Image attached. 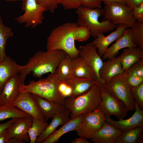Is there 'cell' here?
<instances>
[{
  "label": "cell",
  "instance_id": "obj_1",
  "mask_svg": "<svg viewBox=\"0 0 143 143\" xmlns=\"http://www.w3.org/2000/svg\"><path fill=\"white\" fill-rule=\"evenodd\" d=\"M66 54L60 50L36 52L29 59L24 65V70L19 74L22 83L24 84L26 75L31 72L33 76L37 78H40L48 73L51 74L55 73L59 64Z\"/></svg>",
  "mask_w": 143,
  "mask_h": 143
},
{
  "label": "cell",
  "instance_id": "obj_2",
  "mask_svg": "<svg viewBox=\"0 0 143 143\" xmlns=\"http://www.w3.org/2000/svg\"><path fill=\"white\" fill-rule=\"evenodd\" d=\"M78 25L76 23L66 22L52 29L47 39V51L63 50L72 58L79 55L76 47L74 33Z\"/></svg>",
  "mask_w": 143,
  "mask_h": 143
},
{
  "label": "cell",
  "instance_id": "obj_3",
  "mask_svg": "<svg viewBox=\"0 0 143 143\" xmlns=\"http://www.w3.org/2000/svg\"><path fill=\"white\" fill-rule=\"evenodd\" d=\"M61 81L55 73L51 74L46 78H41L37 81H31L27 85L21 84L20 92H29L65 106L66 98L58 89Z\"/></svg>",
  "mask_w": 143,
  "mask_h": 143
},
{
  "label": "cell",
  "instance_id": "obj_4",
  "mask_svg": "<svg viewBox=\"0 0 143 143\" xmlns=\"http://www.w3.org/2000/svg\"><path fill=\"white\" fill-rule=\"evenodd\" d=\"M101 100L100 85L97 82L86 93L75 98H66L65 106L70 111V116L72 119L95 110Z\"/></svg>",
  "mask_w": 143,
  "mask_h": 143
},
{
  "label": "cell",
  "instance_id": "obj_5",
  "mask_svg": "<svg viewBox=\"0 0 143 143\" xmlns=\"http://www.w3.org/2000/svg\"><path fill=\"white\" fill-rule=\"evenodd\" d=\"M76 10L75 12L78 15L77 24L87 29L91 35L95 39L100 34L113 30L117 26V25L114 24L108 20L99 21V17L104 15V9H90L81 6Z\"/></svg>",
  "mask_w": 143,
  "mask_h": 143
},
{
  "label": "cell",
  "instance_id": "obj_6",
  "mask_svg": "<svg viewBox=\"0 0 143 143\" xmlns=\"http://www.w3.org/2000/svg\"><path fill=\"white\" fill-rule=\"evenodd\" d=\"M128 74L126 70L112 78L102 86L109 93L121 101L128 111L135 110L136 103L126 79Z\"/></svg>",
  "mask_w": 143,
  "mask_h": 143
},
{
  "label": "cell",
  "instance_id": "obj_7",
  "mask_svg": "<svg viewBox=\"0 0 143 143\" xmlns=\"http://www.w3.org/2000/svg\"><path fill=\"white\" fill-rule=\"evenodd\" d=\"M105 5L103 20H108L115 25L124 24L131 28L136 21L132 9L128 6L117 2Z\"/></svg>",
  "mask_w": 143,
  "mask_h": 143
},
{
  "label": "cell",
  "instance_id": "obj_8",
  "mask_svg": "<svg viewBox=\"0 0 143 143\" xmlns=\"http://www.w3.org/2000/svg\"><path fill=\"white\" fill-rule=\"evenodd\" d=\"M22 6L24 14L15 18L20 24H25V27L34 28L41 24L45 19L43 14L47 11L43 7L38 4L35 0H25Z\"/></svg>",
  "mask_w": 143,
  "mask_h": 143
},
{
  "label": "cell",
  "instance_id": "obj_9",
  "mask_svg": "<svg viewBox=\"0 0 143 143\" xmlns=\"http://www.w3.org/2000/svg\"><path fill=\"white\" fill-rule=\"evenodd\" d=\"M106 121L105 114L101 107L90 113L83 115L79 129V136L90 139Z\"/></svg>",
  "mask_w": 143,
  "mask_h": 143
},
{
  "label": "cell",
  "instance_id": "obj_10",
  "mask_svg": "<svg viewBox=\"0 0 143 143\" xmlns=\"http://www.w3.org/2000/svg\"><path fill=\"white\" fill-rule=\"evenodd\" d=\"M32 117L17 118L7 129L8 143H24L30 141L28 131L32 124Z\"/></svg>",
  "mask_w": 143,
  "mask_h": 143
},
{
  "label": "cell",
  "instance_id": "obj_11",
  "mask_svg": "<svg viewBox=\"0 0 143 143\" xmlns=\"http://www.w3.org/2000/svg\"><path fill=\"white\" fill-rule=\"evenodd\" d=\"M100 85L102 98L100 106L105 115L109 117L114 115L119 120L123 119L128 112L125 105L109 93L101 84Z\"/></svg>",
  "mask_w": 143,
  "mask_h": 143
},
{
  "label": "cell",
  "instance_id": "obj_12",
  "mask_svg": "<svg viewBox=\"0 0 143 143\" xmlns=\"http://www.w3.org/2000/svg\"><path fill=\"white\" fill-rule=\"evenodd\" d=\"M12 104L33 117L45 120L33 94L27 92H20Z\"/></svg>",
  "mask_w": 143,
  "mask_h": 143
},
{
  "label": "cell",
  "instance_id": "obj_13",
  "mask_svg": "<svg viewBox=\"0 0 143 143\" xmlns=\"http://www.w3.org/2000/svg\"><path fill=\"white\" fill-rule=\"evenodd\" d=\"M79 50V55L93 70L96 75L97 82L102 85L99 78V73L103 61L97 52L96 47L92 42L86 45L80 46Z\"/></svg>",
  "mask_w": 143,
  "mask_h": 143
},
{
  "label": "cell",
  "instance_id": "obj_14",
  "mask_svg": "<svg viewBox=\"0 0 143 143\" xmlns=\"http://www.w3.org/2000/svg\"><path fill=\"white\" fill-rule=\"evenodd\" d=\"M22 84L19 74L14 75L7 80L0 93V101L2 105L12 104L20 94Z\"/></svg>",
  "mask_w": 143,
  "mask_h": 143
},
{
  "label": "cell",
  "instance_id": "obj_15",
  "mask_svg": "<svg viewBox=\"0 0 143 143\" xmlns=\"http://www.w3.org/2000/svg\"><path fill=\"white\" fill-rule=\"evenodd\" d=\"M135 110L132 116L126 119H120L118 121H115L109 116L105 115L106 122L123 132L143 125V110L136 104Z\"/></svg>",
  "mask_w": 143,
  "mask_h": 143
},
{
  "label": "cell",
  "instance_id": "obj_16",
  "mask_svg": "<svg viewBox=\"0 0 143 143\" xmlns=\"http://www.w3.org/2000/svg\"><path fill=\"white\" fill-rule=\"evenodd\" d=\"M132 36V28L126 29L115 43L108 48L102 57V59H109L115 57L119 54V51L122 49L136 46L133 42Z\"/></svg>",
  "mask_w": 143,
  "mask_h": 143
},
{
  "label": "cell",
  "instance_id": "obj_17",
  "mask_svg": "<svg viewBox=\"0 0 143 143\" xmlns=\"http://www.w3.org/2000/svg\"><path fill=\"white\" fill-rule=\"evenodd\" d=\"M128 27L124 24L118 25L116 29L108 36H105L103 33H101L92 42L98 50V54L101 57L109 45L119 38Z\"/></svg>",
  "mask_w": 143,
  "mask_h": 143
},
{
  "label": "cell",
  "instance_id": "obj_18",
  "mask_svg": "<svg viewBox=\"0 0 143 143\" xmlns=\"http://www.w3.org/2000/svg\"><path fill=\"white\" fill-rule=\"evenodd\" d=\"M118 57H114L103 62L99 73L103 86L114 76L124 71Z\"/></svg>",
  "mask_w": 143,
  "mask_h": 143
},
{
  "label": "cell",
  "instance_id": "obj_19",
  "mask_svg": "<svg viewBox=\"0 0 143 143\" xmlns=\"http://www.w3.org/2000/svg\"><path fill=\"white\" fill-rule=\"evenodd\" d=\"M123 132L105 121L90 139L94 143H115Z\"/></svg>",
  "mask_w": 143,
  "mask_h": 143
},
{
  "label": "cell",
  "instance_id": "obj_20",
  "mask_svg": "<svg viewBox=\"0 0 143 143\" xmlns=\"http://www.w3.org/2000/svg\"><path fill=\"white\" fill-rule=\"evenodd\" d=\"M65 81L72 88V94L69 97L72 99L87 92L97 82L92 79L77 77L73 75Z\"/></svg>",
  "mask_w": 143,
  "mask_h": 143
},
{
  "label": "cell",
  "instance_id": "obj_21",
  "mask_svg": "<svg viewBox=\"0 0 143 143\" xmlns=\"http://www.w3.org/2000/svg\"><path fill=\"white\" fill-rule=\"evenodd\" d=\"M24 68V65H18L8 56L0 63V93L7 80L14 75L20 73Z\"/></svg>",
  "mask_w": 143,
  "mask_h": 143
},
{
  "label": "cell",
  "instance_id": "obj_22",
  "mask_svg": "<svg viewBox=\"0 0 143 143\" xmlns=\"http://www.w3.org/2000/svg\"><path fill=\"white\" fill-rule=\"evenodd\" d=\"M34 96L38 107L46 121L50 118H52L55 115L64 112L67 109L65 106L37 95Z\"/></svg>",
  "mask_w": 143,
  "mask_h": 143
},
{
  "label": "cell",
  "instance_id": "obj_23",
  "mask_svg": "<svg viewBox=\"0 0 143 143\" xmlns=\"http://www.w3.org/2000/svg\"><path fill=\"white\" fill-rule=\"evenodd\" d=\"M84 114L71 119L62 125L59 129L55 130L42 143H56L64 134L71 131H77L79 129Z\"/></svg>",
  "mask_w": 143,
  "mask_h": 143
},
{
  "label": "cell",
  "instance_id": "obj_24",
  "mask_svg": "<svg viewBox=\"0 0 143 143\" xmlns=\"http://www.w3.org/2000/svg\"><path fill=\"white\" fill-rule=\"evenodd\" d=\"M70 112L67 109L64 112L55 115L52 120L43 132L37 138L35 143L43 142L59 126L62 125L71 118L70 115Z\"/></svg>",
  "mask_w": 143,
  "mask_h": 143
},
{
  "label": "cell",
  "instance_id": "obj_25",
  "mask_svg": "<svg viewBox=\"0 0 143 143\" xmlns=\"http://www.w3.org/2000/svg\"><path fill=\"white\" fill-rule=\"evenodd\" d=\"M72 63L73 76L91 78L97 81L94 71L81 56L79 55L72 58Z\"/></svg>",
  "mask_w": 143,
  "mask_h": 143
},
{
  "label": "cell",
  "instance_id": "obj_26",
  "mask_svg": "<svg viewBox=\"0 0 143 143\" xmlns=\"http://www.w3.org/2000/svg\"><path fill=\"white\" fill-rule=\"evenodd\" d=\"M118 57L125 70L143 58V50L137 46L125 48Z\"/></svg>",
  "mask_w": 143,
  "mask_h": 143
},
{
  "label": "cell",
  "instance_id": "obj_27",
  "mask_svg": "<svg viewBox=\"0 0 143 143\" xmlns=\"http://www.w3.org/2000/svg\"><path fill=\"white\" fill-rule=\"evenodd\" d=\"M143 125L123 132L115 143H142Z\"/></svg>",
  "mask_w": 143,
  "mask_h": 143
},
{
  "label": "cell",
  "instance_id": "obj_28",
  "mask_svg": "<svg viewBox=\"0 0 143 143\" xmlns=\"http://www.w3.org/2000/svg\"><path fill=\"white\" fill-rule=\"evenodd\" d=\"M55 73L62 81H66L73 75L72 58L66 54L59 64Z\"/></svg>",
  "mask_w": 143,
  "mask_h": 143
},
{
  "label": "cell",
  "instance_id": "obj_29",
  "mask_svg": "<svg viewBox=\"0 0 143 143\" xmlns=\"http://www.w3.org/2000/svg\"><path fill=\"white\" fill-rule=\"evenodd\" d=\"M13 34L11 28L4 25L0 15V63L3 61L7 56L5 53L7 41Z\"/></svg>",
  "mask_w": 143,
  "mask_h": 143
},
{
  "label": "cell",
  "instance_id": "obj_30",
  "mask_svg": "<svg viewBox=\"0 0 143 143\" xmlns=\"http://www.w3.org/2000/svg\"><path fill=\"white\" fill-rule=\"evenodd\" d=\"M49 124L45 120L32 117L31 126L28 131L30 143H35L37 137L44 131Z\"/></svg>",
  "mask_w": 143,
  "mask_h": 143
},
{
  "label": "cell",
  "instance_id": "obj_31",
  "mask_svg": "<svg viewBox=\"0 0 143 143\" xmlns=\"http://www.w3.org/2000/svg\"><path fill=\"white\" fill-rule=\"evenodd\" d=\"M30 115L12 104L0 106V121L9 119L24 117Z\"/></svg>",
  "mask_w": 143,
  "mask_h": 143
},
{
  "label": "cell",
  "instance_id": "obj_32",
  "mask_svg": "<svg viewBox=\"0 0 143 143\" xmlns=\"http://www.w3.org/2000/svg\"><path fill=\"white\" fill-rule=\"evenodd\" d=\"M131 28L133 43L136 46L143 50V22L136 21Z\"/></svg>",
  "mask_w": 143,
  "mask_h": 143
},
{
  "label": "cell",
  "instance_id": "obj_33",
  "mask_svg": "<svg viewBox=\"0 0 143 143\" xmlns=\"http://www.w3.org/2000/svg\"><path fill=\"white\" fill-rule=\"evenodd\" d=\"M131 91L136 104L143 110V83Z\"/></svg>",
  "mask_w": 143,
  "mask_h": 143
},
{
  "label": "cell",
  "instance_id": "obj_34",
  "mask_svg": "<svg viewBox=\"0 0 143 143\" xmlns=\"http://www.w3.org/2000/svg\"><path fill=\"white\" fill-rule=\"evenodd\" d=\"M91 36L90 31L86 28L78 26L74 33L75 41L83 42L87 40Z\"/></svg>",
  "mask_w": 143,
  "mask_h": 143
},
{
  "label": "cell",
  "instance_id": "obj_35",
  "mask_svg": "<svg viewBox=\"0 0 143 143\" xmlns=\"http://www.w3.org/2000/svg\"><path fill=\"white\" fill-rule=\"evenodd\" d=\"M128 75L143 77V58L126 70Z\"/></svg>",
  "mask_w": 143,
  "mask_h": 143
},
{
  "label": "cell",
  "instance_id": "obj_36",
  "mask_svg": "<svg viewBox=\"0 0 143 143\" xmlns=\"http://www.w3.org/2000/svg\"><path fill=\"white\" fill-rule=\"evenodd\" d=\"M65 10L77 9L81 6L80 0H57Z\"/></svg>",
  "mask_w": 143,
  "mask_h": 143
},
{
  "label": "cell",
  "instance_id": "obj_37",
  "mask_svg": "<svg viewBox=\"0 0 143 143\" xmlns=\"http://www.w3.org/2000/svg\"><path fill=\"white\" fill-rule=\"evenodd\" d=\"M37 3L43 7L47 11L54 12L58 7L57 0H35Z\"/></svg>",
  "mask_w": 143,
  "mask_h": 143
},
{
  "label": "cell",
  "instance_id": "obj_38",
  "mask_svg": "<svg viewBox=\"0 0 143 143\" xmlns=\"http://www.w3.org/2000/svg\"><path fill=\"white\" fill-rule=\"evenodd\" d=\"M126 81L129 88L131 90L143 83V77L128 75Z\"/></svg>",
  "mask_w": 143,
  "mask_h": 143
},
{
  "label": "cell",
  "instance_id": "obj_39",
  "mask_svg": "<svg viewBox=\"0 0 143 143\" xmlns=\"http://www.w3.org/2000/svg\"><path fill=\"white\" fill-rule=\"evenodd\" d=\"M81 6L85 8H102V0H80Z\"/></svg>",
  "mask_w": 143,
  "mask_h": 143
},
{
  "label": "cell",
  "instance_id": "obj_40",
  "mask_svg": "<svg viewBox=\"0 0 143 143\" xmlns=\"http://www.w3.org/2000/svg\"><path fill=\"white\" fill-rule=\"evenodd\" d=\"M133 16L136 20L143 22V3L132 9Z\"/></svg>",
  "mask_w": 143,
  "mask_h": 143
},
{
  "label": "cell",
  "instance_id": "obj_41",
  "mask_svg": "<svg viewBox=\"0 0 143 143\" xmlns=\"http://www.w3.org/2000/svg\"><path fill=\"white\" fill-rule=\"evenodd\" d=\"M17 118H12L8 121L0 124V135L9 128L14 122Z\"/></svg>",
  "mask_w": 143,
  "mask_h": 143
},
{
  "label": "cell",
  "instance_id": "obj_42",
  "mask_svg": "<svg viewBox=\"0 0 143 143\" xmlns=\"http://www.w3.org/2000/svg\"><path fill=\"white\" fill-rule=\"evenodd\" d=\"M127 5L131 8L139 6L143 3V0H125Z\"/></svg>",
  "mask_w": 143,
  "mask_h": 143
},
{
  "label": "cell",
  "instance_id": "obj_43",
  "mask_svg": "<svg viewBox=\"0 0 143 143\" xmlns=\"http://www.w3.org/2000/svg\"><path fill=\"white\" fill-rule=\"evenodd\" d=\"M71 143H90L86 138L82 136L75 138L71 141Z\"/></svg>",
  "mask_w": 143,
  "mask_h": 143
},
{
  "label": "cell",
  "instance_id": "obj_44",
  "mask_svg": "<svg viewBox=\"0 0 143 143\" xmlns=\"http://www.w3.org/2000/svg\"><path fill=\"white\" fill-rule=\"evenodd\" d=\"M8 140L6 129L0 135V143H8Z\"/></svg>",
  "mask_w": 143,
  "mask_h": 143
},
{
  "label": "cell",
  "instance_id": "obj_45",
  "mask_svg": "<svg viewBox=\"0 0 143 143\" xmlns=\"http://www.w3.org/2000/svg\"><path fill=\"white\" fill-rule=\"evenodd\" d=\"M105 4L113 2H117L127 5L125 0H102Z\"/></svg>",
  "mask_w": 143,
  "mask_h": 143
},
{
  "label": "cell",
  "instance_id": "obj_46",
  "mask_svg": "<svg viewBox=\"0 0 143 143\" xmlns=\"http://www.w3.org/2000/svg\"><path fill=\"white\" fill-rule=\"evenodd\" d=\"M5 1H23L25 0H5Z\"/></svg>",
  "mask_w": 143,
  "mask_h": 143
},
{
  "label": "cell",
  "instance_id": "obj_47",
  "mask_svg": "<svg viewBox=\"0 0 143 143\" xmlns=\"http://www.w3.org/2000/svg\"><path fill=\"white\" fill-rule=\"evenodd\" d=\"M2 105V104L1 103V102L0 101V106L1 105Z\"/></svg>",
  "mask_w": 143,
  "mask_h": 143
}]
</instances>
